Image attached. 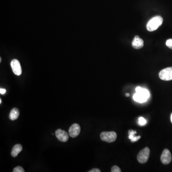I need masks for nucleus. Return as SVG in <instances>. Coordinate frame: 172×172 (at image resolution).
I'll return each instance as SVG.
<instances>
[{"label": "nucleus", "instance_id": "22", "mask_svg": "<svg viewBox=\"0 0 172 172\" xmlns=\"http://www.w3.org/2000/svg\"><path fill=\"white\" fill-rule=\"evenodd\" d=\"M126 96L127 97H129L130 96L129 94L127 93L126 94Z\"/></svg>", "mask_w": 172, "mask_h": 172}, {"label": "nucleus", "instance_id": "20", "mask_svg": "<svg viewBox=\"0 0 172 172\" xmlns=\"http://www.w3.org/2000/svg\"><path fill=\"white\" fill-rule=\"evenodd\" d=\"M128 134L129 135H135V134H136V131H134V130H129Z\"/></svg>", "mask_w": 172, "mask_h": 172}, {"label": "nucleus", "instance_id": "7", "mask_svg": "<svg viewBox=\"0 0 172 172\" xmlns=\"http://www.w3.org/2000/svg\"><path fill=\"white\" fill-rule=\"evenodd\" d=\"M81 127L77 123L72 124L69 128L68 134L72 138H75L80 135L81 132Z\"/></svg>", "mask_w": 172, "mask_h": 172}, {"label": "nucleus", "instance_id": "19", "mask_svg": "<svg viewBox=\"0 0 172 172\" xmlns=\"http://www.w3.org/2000/svg\"><path fill=\"white\" fill-rule=\"evenodd\" d=\"M6 91L5 89H0V93H1V94H2V95H3V94H4L6 93Z\"/></svg>", "mask_w": 172, "mask_h": 172}, {"label": "nucleus", "instance_id": "1", "mask_svg": "<svg viewBox=\"0 0 172 172\" xmlns=\"http://www.w3.org/2000/svg\"><path fill=\"white\" fill-rule=\"evenodd\" d=\"M163 22V19L160 16H156L151 19L147 24L146 28L150 32H153L157 29L162 25Z\"/></svg>", "mask_w": 172, "mask_h": 172}, {"label": "nucleus", "instance_id": "3", "mask_svg": "<svg viewBox=\"0 0 172 172\" xmlns=\"http://www.w3.org/2000/svg\"><path fill=\"white\" fill-rule=\"evenodd\" d=\"M101 140L107 142L111 143L115 142L117 137V135L114 131H104L101 133L100 135Z\"/></svg>", "mask_w": 172, "mask_h": 172}, {"label": "nucleus", "instance_id": "6", "mask_svg": "<svg viewBox=\"0 0 172 172\" xmlns=\"http://www.w3.org/2000/svg\"><path fill=\"white\" fill-rule=\"evenodd\" d=\"M11 66L14 74L17 76H20L22 74V71L21 66L19 61L17 59H13L11 63Z\"/></svg>", "mask_w": 172, "mask_h": 172}, {"label": "nucleus", "instance_id": "12", "mask_svg": "<svg viewBox=\"0 0 172 172\" xmlns=\"http://www.w3.org/2000/svg\"><path fill=\"white\" fill-rule=\"evenodd\" d=\"M19 116V111L17 108H14L12 110L9 114V119L12 120L17 119Z\"/></svg>", "mask_w": 172, "mask_h": 172}, {"label": "nucleus", "instance_id": "21", "mask_svg": "<svg viewBox=\"0 0 172 172\" xmlns=\"http://www.w3.org/2000/svg\"><path fill=\"white\" fill-rule=\"evenodd\" d=\"M142 89H143V88H142L140 87H137V88L135 89L136 92L139 93L140 91H142Z\"/></svg>", "mask_w": 172, "mask_h": 172}, {"label": "nucleus", "instance_id": "11", "mask_svg": "<svg viewBox=\"0 0 172 172\" xmlns=\"http://www.w3.org/2000/svg\"><path fill=\"white\" fill-rule=\"evenodd\" d=\"M22 146L19 144L15 145L12 148L11 152V155L12 157H17L19 154L22 151Z\"/></svg>", "mask_w": 172, "mask_h": 172}, {"label": "nucleus", "instance_id": "17", "mask_svg": "<svg viewBox=\"0 0 172 172\" xmlns=\"http://www.w3.org/2000/svg\"><path fill=\"white\" fill-rule=\"evenodd\" d=\"M140 138V136H135V137H134L132 139L130 140H131V142H132V143H134V142L138 141Z\"/></svg>", "mask_w": 172, "mask_h": 172}, {"label": "nucleus", "instance_id": "13", "mask_svg": "<svg viewBox=\"0 0 172 172\" xmlns=\"http://www.w3.org/2000/svg\"><path fill=\"white\" fill-rule=\"evenodd\" d=\"M147 121L144 118L140 117L138 119V123L140 125H145L146 124Z\"/></svg>", "mask_w": 172, "mask_h": 172}, {"label": "nucleus", "instance_id": "15", "mask_svg": "<svg viewBox=\"0 0 172 172\" xmlns=\"http://www.w3.org/2000/svg\"><path fill=\"white\" fill-rule=\"evenodd\" d=\"M111 172H121V170L120 168L118 166L116 165H114V166H112L111 169Z\"/></svg>", "mask_w": 172, "mask_h": 172}, {"label": "nucleus", "instance_id": "24", "mask_svg": "<svg viewBox=\"0 0 172 172\" xmlns=\"http://www.w3.org/2000/svg\"><path fill=\"white\" fill-rule=\"evenodd\" d=\"M2 102V99H0V103H1V104Z\"/></svg>", "mask_w": 172, "mask_h": 172}, {"label": "nucleus", "instance_id": "18", "mask_svg": "<svg viewBox=\"0 0 172 172\" xmlns=\"http://www.w3.org/2000/svg\"><path fill=\"white\" fill-rule=\"evenodd\" d=\"M89 172H101V170L98 168H94L89 171Z\"/></svg>", "mask_w": 172, "mask_h": 172}, {"label": "nucleus", "instance_id": "5", "mask_svg": "<svg viewBox=\"0 0 172 172\" xmlns=\"http://www.w3.org/2000/svg\"><path fill=\"white\" fill-rule=\"evenodd\" d=\"M161 80L164 81L172 80V67H167L161 70L159 74Z\"/></svg>", "mask_w": 172, "mask_h": 172}, {"label": "nucleus", "instance_id": "10", "mask_svg": "<svg viewBox=\"0 0 172 172\" xmlns=\"http://www.w3.org/2000/svg\"><path fill=\"white\" fill-rule=\"evenodd\" d=\"M144 42L142 38L138 36H136L132 42V46L135 49H140L143 47Z\"/></svg>", "mask_w": 172, "mask_h": 172}, {"label": "nucleus", "instance_id": "2", "mask_svg": "<svg viewBox=\"0 0 172 172\" xmlns=\"http://www.w3.org/2000/svg\"><path fill=\"white\" fill-rule=\"evenodd\" d=\"M150 97V93L147 89H142L139 93H136L133 96V99L137 102L143 103L147 101Z\"/></svg>", "mask_w": 172, "mask_h": 172}, {"label": "nucleus", "instance_id": "9", "mask_svg": "<svg viewBox=\"0 0 172 172\" xmlns=\"http://www.w3.org/2000/svg\"><path fill=\"white\" fill-rule=\"evenodd\" d=\"M56 136L58 140L62 142H66L69 139V135L66 131L61 129H58L56 131Z\"/></svg>", "mask_w": 172, "mask_h": 172}, {"label": "nucleus", "instance_id": "4", "mask_svg": "<svg viewBox=\"0 0 172 172\" xmlns=\"http://www.w3.org/2000/svg\"><path fill=\"white\" fill-rule=\"evenodd\" d=\"M150 151L148 147H145L138 154L137 160L140 164H145L147 162L150 156Z\"/></svg>", "mask_w": 172, "mask_h": 172}, {"label": "nucleus", "instance_id": "23", "mask_svg": "<svg viewBox=\"0 0 172 172\" xmlns=\"http://www.w3.org/2000/svg\"><path fill=\"white\" fill-rule=\"evenodd\" d=\"M171 122H172V114H171Z\"/></svg>", "mask_w": 172, "mask_h": 172}, {"label": "nucleus", "instance_id": "16", "mask_svg": "<svg viewBox=\"0 0 172 172\" xmlns=\"http://www.w3.org/2000/svg\"><path fill=\"white\" fill-rule=\"evenodd\" d=\"M166 45L169 48L172 49V39H169L166 41Z\"/></svg>", "mask_w": 172, "mask_h": 172}, {"label": "nucleus", "instance_id": "8", "mask_svg": "<svg viewBox=\"0 0 172 172\" xmlns=\"http://www.w3.org/2000/svg\"><path fill=\"white\" fill-rule=\"evenodd\" d=\"M161 161L164 165H168L172 161V155L168 149H165L163 151L161 156Z\"/></svg>", "mask_w": 172, "mask_h": 172}, {"label": "nucleus", "instance_id": "14", "mask_svg": "<svg viewBox=\"0 0 172 172\" xmlns=\"http://www.w3.org/2000/svg\"><path fill=\"white\" fill-rule=\"evenodd\" d=\"M13 172H25V170L23 169L22 167L21 166H17V167H15L13 169Z\"/></svg>", "mask_w": 172, "mask_h": 172}]
</instances>
